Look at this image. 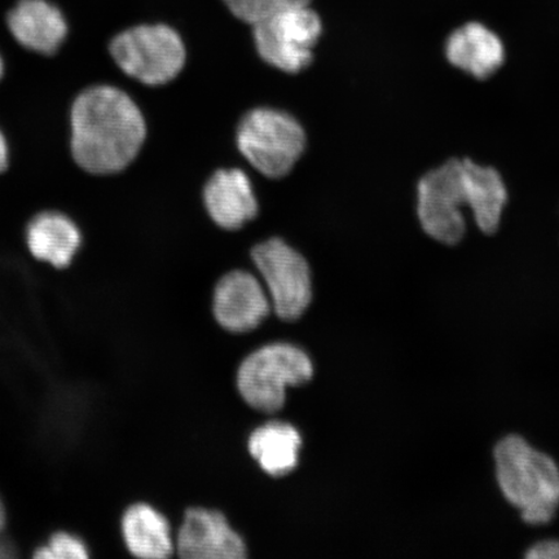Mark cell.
<instances>
[{
	"label": "cell",
	"instance_id": "1",
	"mask_svg": "<svg viewBox=\"0 0 559 559\" xmlns=\"http://www.w3.org/2000/svg\"><path fill=\"white\" fill-rule=\"evenodd\" d=\"M70 150L75 164L88 174L120 173L144 144L142 111L122 90L96 85L83 90L70 110Z\"/></svg>",
	"mask_w": 559,
	"mask_h": 559
},
{
	"label": "cell",
	"instance_id": "2",
	"mask_svg": "<svg viewBox=\"0 0 559 559\" xmlns=\"http://www.w3.org/2000/svg\"><path fill=\"white\" fill-rule=\"evenodd\" d=\"M500 491L531 526L555 520L559 509V466L521 436H507L493 449Z\"/></svg>",
	"mask_w": 559,
	"mask_h": 559
},
{
	"label": "cell",
	"instance_id": "3",
	"mask_svg": "<svg viewBox=\"0 0 559 559\" xmlns=\"http://www.w3.org/2000/svg\"><path fill=\"white\" fill-rule=\"evenodd\" d=\"M313 376V361L302 347L274 342L245 356L236 372V388L245 404L270 416L283 411L289 389L305 386Z\"/></svg>",
	"mask_w": 559,
	"mask_h": 559
},
{
	"label": "cell",
	"instance_id": "4",
	"mask_svg": "<svg viewBox=\"0 0 559 559\" xmlns=\"http://www.w3.org/2000/svg\"><path fill=\"white\" fill-rule=\"evenodd\" d=\"M237 145L255 170L272 179L288 175L306 148L302 126L285 111L257 108L237 130Z\"/></svg>",
	"mask_w": 559,
	"mask_h": 559
},
{
	"label": "cell",
	"instance_id": "5",
	"mask_svg": "<svg viewBox=\"0 0 559 559\" xmlns=\"http://www.w3.org/2000/svg\"><path fill=\"white\" fill-rule=\"evenodd\" d=\"M109 51L122 72L148 86L177 79L186 64V47L170 26L140 25L118 34Z\"/></svg>",
	"mask_w": 559,
	"mask_h": 559
},
{
	"label": "cell",
	"instance_id": "6",
	"mask_svg": "<svg viewBox=\"0 0 559 559\" xmlns=\"http://www.w3.org/2000/svg\"><path fill=\"white\" fill-rule=\"evenodd\" d=\"M257 271L280 320L297 321L312 302V276L309 263L282 239H271L251 250Z\"/></svg>",
	"mask_w": 559,
	"mask_h": 559
},
{
	"label": "cell",
	"instance_id": "7",
	"mask_svg": "<svg viewBox=\"0 0 559 559\" xmlns=\"http://www.w3.org/2000/svg\"><path fill=\"white\" fill-rule=\"evenodd\" d=\"M417 215L431 239L456 245L464 239L466 222L461 207L467 206L463 159L451 158L424 175L417 186Z\"/></svg>",
	"mask_w": 559,
	"mask_h": 559
},
{
	"label": "cell",
	"instance_id": "8",
	"mask_svg": "<svg viewBox=\"0 0 559 559\" xmlns=\"http://www.w3.org/2000/svg\"><path fill=\"white\" fill-rule=\"evenodd\" d=\"M254 26L258 53L267 64L296 74L311 66L323 25L309 7L275 13Z\"/></svg>",
	"mask_w": 559,
	"mask_h": 559
},
{
	"label": "cell",
	"instance_id": "9",
	"mask_svg": "<svg viewBox=\"0 0 559 559\" xmlns=\"http://www.w3.org/2000/svg\"><path fill=\"white\" fill-rule=\"evenodd\" d=\"M248 544L218 509L188 508L175 534V554L183 559H245Z\"/></svg>",
	"mask_w": 559,
	"mask_h": 559
},
{
	"label": "cell",
	"instance_id": "10",
	"mask_svg": "<svg viewBox=\"0 0 559 559\" xmlns=\"http://www.w3.org/2000/svg\"><path fill=\"white\" fill-rule=\"evenodd\" d=\"M212 312L223 331L248 334L258 330L270 317L272 306L260 278L251 272L235 270L216 284Z\"/></svg>",
	"mask_w": 559,
	"mask_h": 559
},
{
	"label": "cell",
	"instance_id": "11",
	"mask_svg": "<svg viewBox=\"0 0 559 559\" xmlns=\"http://www.w3.org/2000/svg\"><path fill=\"white\" fill-rule=\"evenodd\" d=\"M7 24L20 46L44 56L58 52L69 32L62 12L47 0H20Z\"/></svg>",
	"mask_w": 559,
	"mask_h": 559
},
{
	"label": "cell",
	"instance_id": "12",
	"mask_svg": "<svg viewBox=\"0 0 559 559\" xmlns=\"http://www.w3.org/2000/svg\"><path fill=\"white\" fill-rule=\"evenodd\" d=\"M204 200L210 218L228 230L241 228L258 214L253 187L239 169L216 171L207 181Z\"/></svg>",
	"mask_w": 559,
	"mask_h": 559
},
{
	"label": "cell",
	"instance_id": "13",
	"mask_svg": "<svg viewBox=\"0 0 559 559\" xmlns=\"http://www.w3.org/2000/svg\"><path fill=\"white\" fill-rule=\"evenodd\" d=\"M26 247L40 262L55 269H67L82 245V234L72 218L56 210L33 216L25 233Z\"/></svg>",
	"mask_w": 559,
	"mask_h": 559
},
{
	"label": "cell",
	"instance_id": "14",
	"mask_svg": "<svg viewBox=\"0 0 559 559\" xmlns=\"http://www.w3.org/2000/svg\"><path fill=\"white\" fill-rule=\"evenodd\" d=\"M445 55L452 66L478 80H487L506 61V48L498 35L478 23L453 32L447 40Z\"/></svg>",
	"mask_w": 559,
	"mask_h": 559
},
{
	"label": "cell",
	"instance_id": "15",
	"mask_svg": "<svg viewBox=\"0 0 559 559\" xmlns=\"http://www.w3.org/2000/svg\"><path fill=\"white\" fill-rule=\"evenodd\" d=\"M304 438L295 425L269 421L250 432L248 452L261 471L270 477L282 478L299 465Z\"/></svg>",
	"mask_w": 559,
	"mask_h": 559
},
{
	"label": "cell",
	"instance_id": "16",
	"mask_svg": "<svg viewBox=\"0 0 559 559\" xmlns=\"http://www.w3.org/2000/svg\"><path fill=\"white\" fill-rule=\"evenodd\" d=\"M121 533L126 549L136 558L166 559L175 555L169 520L146 502H135L124 510Z\"/></svg>",
	"mask_w": 559,
	"mask_h": 559
},
{
	"label": "cell",
	"instance_id": "17",
	"mask_svg": "<svg viewBox=\"0 0 559 559\" xmlns=\"http://www.w3.org/2000/svg\"><path fill=\"white\" fill-rule=\"evenodd\" d=\"M467 207L481 233L493 235L499 229L502 210L508 202V191L501 175L492 167L463 159Z\"/></svg>",
	"mask_w": 559,
	"mask_h": 559
},
{
	"label": "cell",
	"instance_id": "18",
	"mask_svg": "<svg viewBox=\"0 0 559 559\" xmlns=\"http://www.w3.org/2000/svg\"><path fill=\"white\" fill-rule=\"evenodd\" d=\"M88 556L86 544L68 533L55 534L47 547L37 551V557L52 559H86Z\"/></svg>",
	"mask_w": 559,
	"mask_h": 559
},
{
	"label": "cell",
	"instance_id": "19",
	"mask_svg": "<svg viewBox=\"0 0 559 559\" xmlns=\"http://www.w3.org/2000/svg\"><path fill=\"white\" fill-rule=\"evenodd\" d=\"M225 3L237 19L251 25L276 13L275 0H225Z\"/></svg>",
	"mask_w": 559,
	"mask_h": 559
},
{
	"label": "cell",
	"instance_id": "20",
	"mask_svg": "<svg viewBox=\"0 0 559 559\" xmlns=\"http://www.w3.org/2000/svg\"><path fill=\"white\" fill-rule=\"evenodd\" d=\"M527 559H559V540L537 542L526 550Z\"/></svg>",
	"mask_w": 559,
	"mask_h": 559
},
{
	"label": "cell",
	"instance_id": "21",
	"mask_svg": "<svg viewBox=\"0 0 559 559\" xmlns=\"http://www.w3.org/2000/svg\"><path fill=\"white\" fill-rule=\"evenodd\" d=\"M10 144L4 132L0 129V174H3L10 166Z\"/></svg>",
	"mask_w": 559,
	"mask_h": 559
},
{
	"label": "cell",
	"instance_id": "22",
	"mask_svg": "<svg viewBox=\"0 0 559 559\" xmlns=\"http://www.w3.org/2000/svg\"><path fill=\"white\" fill-rule=\"evenodd\" d=\"M5 527V510L0 499V558L9 557L11 555L10 544L3 540L2 533Z\"/></svg>",
	"mask_w": 559,
	"mask_h": 559
},
{
	"label": "cell",
	"instance_id": "23",
	"mask_svg": "<svg viewBox=\"0 0 559 559\" xmlns=\"http://www.w3.org/2000/svg\"><path fill=\"white\" fill-rule=\"evenodd\" d=\"M311 0H275L276 13L288 10L305 9L309 7Z\"/></svg>",
	"mask_w": 559,
	"mask_h": 559
},
{
	"label": "cell",
	"instance_id": "24",
	"mask_svg": "<svg viewBox=\"0 0 559 559\" xmlns=\"http://www.w3.org/2000/svg\"><path fill=\"white\" fill-rule=\"evenodd\" d=\"M3 74H4V61L2 59V56H0V80H2Z\"/></svg>",
	"mask_w": 559,
	"mask_h": 559
}]
</instances>
